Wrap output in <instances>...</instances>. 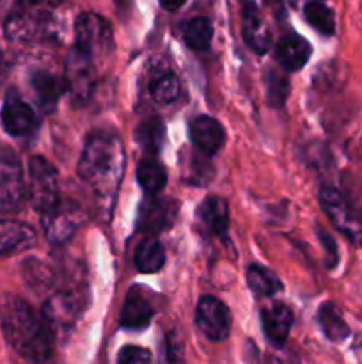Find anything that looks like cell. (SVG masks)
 Masks as SVG:
<instances>
[{
  "label": "cell",
  "instance_id": "obj_18",
  "mask_svg": "<svg viewBox=\"0 0 362 364\" xmlns=\"http://www.w3.org/2000/svg\"><path fill=\"white\" fill-rule=\"evenodd\" d=\"M197 223L201 230H204L213 237H226L227 226H229V212L227 203L219 196H209L199 205Z\"/></svg>",
  "mask_w": 362,
  "mask_h": 364
},
{
  "label": "cell",
  "instance_id": "obj_35",
  "mask_svg": "<svg viewBox=\"0 0 362 364\" xmlns=\"http://www.w3.org/2000/svg\"><path fill=\"white\" fill-rule=\"evenodd\" d=\"M4 75H6V63H4V55L0 52V80L4 78Z\"/></svg>",
  "mask_w": 362,
  "mask_h": 364
},
{
  "label": "cell",
  "instance_id": "obj_27",
  "mask_svg": "<svg viewBox=\"0 0 362 364\" xmlns=\"http://www.w3.org/2000/svg\"><path fill=\"white\" fill-rule=\"evenodd\" d=\"M213 38V27L212 21L204 16L194 18L188 21L187 28H185V43L190 46L192 50H199L204 52L209 48Z\"/></svg>",
  "mask_w": 362,
  "mask_h": 364
},
{
  "label": "cell",
  "instance_id": "obj_8",
  "mask_svg": "<svg viewBox=\"0 0 362 364\" xmlns=\"http://www.w3.org/2000/svg\"><path fill=\"white\" fill-rule=\"evenodd\" d=\"M195 326L208 340L222 341L229 336L231 311L219 299L206 295L195 309Z\"/></svg>",
  "mask_w": 362,
  "mask_h": 364
},
{
  "label": "cell",
  "instance_id": "obj_21",
  "mask_svg": "<svg viewBox=\"0 0 362 364\" xmlns=\"http://www.w3.org/2000/svg\"><path fill=\"white\" fill-rule=\"evenodd\" d=\"M318 322L325 336L334 343H341L350 336V327H348L346 320L343 318L339 308L334 302H325V304L319 306Z\"/></svg>",
  "mask_w": 362,
  "mask_h": 364
},
{
  "label": "cell",
  "instance_id": "obj_6",
  "mask_svg": "<svg viewBox=\"0 0 362 364\" xmlns=\"http://www.w3.org/2000/svg\"><path fill=\"white\" fill-rule=\"evenodd\" d=\"M27 199V185L23 181L20 160L16 153L0 144V212L16 213Z\"/></svg>",
  "mask_w": 362,
  "mask_h": 364
},
{
  "label": "cell",
  "instance_id": "obj_28",
  "mask_svg": "<svg viewBox=\"0 0 362 364\" xmlns=\"http://www.w3.org/2000/svg\"><path fill=\"white\" fill-rule=\"evenodd\" d=\"M23 276L34 290H46V288H52L53 281H55V274L52 272V269H50L46 263L34 258L27 259V262L23 263Z\"/></svg>",
  "mask_w": 362,
  "mask_h": 364
},
{
  "label": "cell",
  "instance_id": "obj_26",
  "mask_svg": "<svg viewBox=\"0 0 362 364\" xmlns=\"http://www.w3.org/2000/svg\"><path fill=\"white\" fill-rule=\"evenodd\" d=\"M304 16L314 31L323 36H334L336 32V16L330 7L322 2H309L304 7Z\"/></svg>",
  "mask_w": 362,
  "mask_h": 364
},
{
  "label": "cell",
  "instance_id": "obj_9",
  "mask_svg": "<svg viewBox=\"0 0 362 364\" xmlns=\"http://www.w3.org/2000/svg\"><path fill=\"white\" fill-rule=\"evenodd\" d=\"M180 203L172 198L148 196L138 208L137 228L144 233H160L172 226L177 217Z\"/></svg>",
  "mask_w": 362,
  "mask_h": 364
},
{
  "label": "cell",
  "instance_id": "obj_25",
  "mask_svg": "<svg viewBox=\"0 0 362 364\" xmlns=\"http://www.w3.org/2000/svg\"><path fill=\"white\" fill-rule=\"evenodd\" d=\"M247 283L251 287V290L254 294L261 295V297H270V295H275L283 290V283H280L279 277L275 276V272H272L266 267L258 265H248L247 269Z\"/></svg>",
  "mask_w": 362,
  "mask_h": 364
},
{
  "label": "cell",
  "instance_id": "obj_3",
  "mask_svg": "<svg viewBox=\"0 0 362 364\" xmlns=\"http://www.w3.org/2000/svg\"><path fill=\"white\" fill-rule=\"evenodd\" d=\"M59 6L60 0H16L4 23V32L13 41H55L60 36Z\"/></svg>",
  "mask_w": 362,
  "mask_h": 364
},
{
  "label": "cell",
  "instance_id": "obj_7",
  "mask_svg": "<svg viewBox=\"0 0 362 364\" xmlns=\"http://www.w3.org/2000/svg\"><path fill=\"white\" fill-rule=\"evenodd\" d=\"M319 205L330 219V223L353 244L362 245V219L357 215L348 199L334 187H322Z\"/></svg>",
  "mask_w": 362,
  "mask_h": 364
},
{
  "label": "cell",
  "instance_id": "obj_15",
  "mask_svg": "<svg viewBox=\"0 0 362 364\" xmlns=\"http://www.w3.org/2000/svg\"><path fill=\"white\" fill-rule=\"evenodd\" d=\"M155 315V308L151 304V299L146 295L142 287H133L126 295V301L123 304L121 313V326L130 331H141L149 326Z\"/></svg>",
  "mask_w": 362,
  "mask_h": 364
},
{
  "label": "cell",
  "instance_id": "obj_19",
  "mask_svg": "<svg viewBox=\"0 0 362 364\" xmlns=\"http://www.w3.org/2000/svg\"><path fill=\"white\" fill-rule=\"evenodd\" d=\"M293 311H291L286 304H280V302L263 309V331H265L270 343H273L275 347H283V345L286 343L287 336H290V331L291 327H293Z\"/></svg>",
  "mask_w": 362,
  "mask_h": 364
},
{
  "label": "cell",
  "instance_id": "obj_20",
  "mask_svg": "<svg viewBox=\"0 0 362 364\" xmlns=\"http://www.w3.org/2000/svg\"><path fill=\"white\" fill-rule=\"evenodd\" d=\"M311 52L312 48L307 39L298 34H287L277 45L275 57L283 68L290 71H298L307 64Z\"/></svg>",
  "mask_w": 362,
  "mask_h": 364
},
{
  "label": "cell",
  "instance_id": "obj_22",
  "mask_svg": "<svg viewBox=\"0 0 362 364\" xmlns=\"http://www.w3.org/2000/svg\"><path fill=\"white\" fill-rule=\"evenodd\" d=\"M165 263V247L156 238H144L135 251V265L141 272H158Z\"/></svg>",
  "mask_w": 362,
  "mask_h": 364
},
{
  "label": "cell",
  "instance_id": "obj_14",
  "mask_svg": "<svg viewBox=\"0 0 362 364\" xmlns=\"http://www.w3.org/2000/svg\"><path fill=\"white\" fill-rule=\"evenodd\" d=\"M78 315H80L78 301L75 299V295L64 294V291L52 295L45 302V308H43V316H45L46 323H48L52 331L66 333L67 329L75 326Z\"/></svg>",
  "mask_w": 362,
  "mask_h": 364
},
{
  "label": "cell",
  "instance_id": "obj_33",
  "mask_svg": "<svg viewBox=\"0 0 362 364\" xmlns=\"http://www.w3.org/2000/svg\"><path fill=\"white\" fill-rule=\"evenodd\" d=\"M318 235H319V240H322V245L325 247V252H327V267H329V269H332V267H336L337 262H339V255H337L336 242H334V238L330 237L327 231L318 230Z\"/></svg>",
  "mask_w": 362,
  "mask_h": 364
},
{
  "label": "cell",
  "instance_id": "obj_29",
  "mask_svg": "<svg viewBox=\"0 0 362 364\" xmlns=\"http://www.w3.org/2000/svg\"><path fill=\"white\" fill-rule=\"evenodd\" d=\"M151 95L158 103H170L180 96V80L176 75L167 73L151 84Z\"/></svg>",
  "mask_w": 362,
  "mask_h": 364
},
{
  "label": "cell",
  "instance_id": "obj_32",
  "mask_svg": "<svg viewBox=\"0 0 362 364\" xmlns=\"http://www.w3.org/2000/svg\"><path fill=\"white\" fill-rule=\"evenodd\" d=\"M117 364H153L151 352L142 347L128 345L119 352V361Z\"/></svg>",
  "mask_w": 362,
  "mask_h": 364
},
{
  "label": "cell",
  "instance_id": "obj_31",
  "mask_svg": "<svg viewBox=\"0 0 362 364\" xmlns=\"http://www.w3.org/2000/svg\"><path fill=\"white\" fill-rule=\"evenodd\" d=\"M160 364H185L183 347L176 336H165L162 345V354H160Z\"/></svg>",
  "mask_w": 362,
  "mask_h": 364
},
{
  "label": "cell",
  "instance_id": "obj_1",
  "mask_svg": "<svg viewBox=\"0 0 362 364\" xmlns=\"http://www.w3.org/2000/svg\"><path fill=\"white\" fill-rule=\"evenodd\" d=\"M0 326L4 338L18 355L31 363H45L52 355V329L43 313L27 301L6 295L0 302Z\"/></svg>",
  "mask_w": 362,
  "mask_h": 364
},
{
  "label": "cell",
  "instance_id": "obj_12",
  "mask_svg": "<svg viewBox=\"0 0 362 364\" xmlns=\"http://www.w3.org/2000/svg\"><path fill=\"white\" fill-rule=\"evenodd\" d=\"M241 11V32L243 39L256 53L263 55L268 52L272 45V34L268 31V25L263 20V14L259 11L256 0H240Z\"/></svg>",
  "mask_w": 362,
  "mask_h": 364
},
{
  "label": "cell",
  "instance_id": "obj_17",
  "mask_svg": "<svg viewBox=\"0 0 362 364\" xmlns=\"http://www.w3.org/2000/svg\"><path fill=\"white\" fill-rule=\"evenodd\" d=\"M190 139L199 151L212 156L222 148L226 132L222 124L209 116H197L190 123Z\"/></svg>",
  "mask_w": 362,
  "mask_h": 364
},
{
  "label": "cell",
  "instance_id": "obj_34",
  "mask_svg": "<svg viewBox=\"0 0 362 364\" xmlns=\"http://www.w3.org/2000/svg\"><path fill=\"white\" fill-rule=\"evenodd\" d=\"M185 2H187V0H160V4H162L163 9H167V11H177Z\"/></svg>",
  "mask_w": 362,
  "mask_h": 364
},
{
  "label": "cell",
  "instance_id": "obj_30",
  "mask_svg": "<svg viewBox=\"0 0 362 364\" xmlns=\"http://www.w3.org/2000/svg\"><path fill=\"white\" fill-rule=\"evenodd\" d=\"M287 91H290L287 78L283 77V75L275 73V71H270L268 77H266V92H268L270 105L273 107L284 105Z\"/></svg>",
  "mask_w": 362,
  "mask_h": 364
},
{
  "label": "cell",
  "instance_id": "obj_23",
  "mask_svg": "<svg viewBox=\"0 0 362 364\" xmlns=\"http://www.w3.org/2000/svg\"><path fill=\"white\" fill-rule=\"evenodd\" d=\"M137 180L141 183L142 191L148 196L160 194L167 183L165 167L155 159L144 160L137 167Z\"/></svg>",
  "mask_w": 362,
  "mask_h": 364
},
{
  "label": "cell",
  "instance_id": "obj_10",
  "mask_svg": "<svg viewBox=\"0 0 362 364\" xmlns=\"http://www.w3.org/2000/svg\"><path fill=\"white\" fill-rule=\"evenodd\" d=\"M41 215L46 238L57 245L70 240L82 224L80 208L71 201H59V205H55L52 210L41 213Z\"/></svg>",
  "mask_w": 362,
  "mask_h": 364
},
{
  "label": "cell",
  "instance_id": "obj_16",
  "mask_svg": "<svg viewBox=\"0 0 362 364\" xmlns=\"http://www.w3.org/2000/svg\"><path fill=\"white\" fill-rule=\"evenodd\" d=\"M38 242L34 228L18 220L0 219V256L16 255L34 247Z\"/></svg>",
  "mask_w": 362,
  "mask_h": 364
},
{
  "label": "cell",
  "instance_id": "obj_13",
  "mask_svg": "<svg viewBox=\"0 0 362 364\" xmlns=\"http://www.w3.org/2000/svg\"><path fill=\"white\" fill-rule=\"evenodd\" d=\"M31 87L38 105L45 112H50L55 109L57 102L66 91V78L57 75L50 68H35L31 73Z\"/></svg>",
  "mask_w": 362,
  "mask_h": 364
},
{
  "label": "cell",
  "instance_id": "obj_24",
  "mask_svg": "<svg viewBox=\"0 0 362 364\" xmlns=\"http://www.w3.org/2000/svg\"><path fill=\"white\" fill-rule=\"evenodd\" d=\"M163 139H165V127L158 117H149V119L142 121L135 130V141L149 155L160 151Z\"/></svg>",
  "mask_w": 362,
  "mask_h": 364
},
{
  "label": "cell",
  "instance_id": "obj_4",
  "mask_svg": "<svg viewBox=\"0 0 362 364\" xmlns=\"http://www.w3.org/2000/svg\"><path fill=\"white\" fill-rule=\"evenodd\" d=\"M114 46L112 27L96 13H84L75 21L73 50L91 60L96 68L110 55Z\"/></svg>",
  "mask_w": 362,
  "mask_h": 364
},
{
  "label": "cell",
  "instance_id": "obj_2",
  "mask_svg": "<svg viewBox=\"0 0 362 364\" xmlns=\"http://www.w3.org/2000/svg\"><path fill=\"white\" fill-rule=\"evenodd\" d=\"M124 149L117 137L96 134L85 142L78 174L106 205H112L124 173Z\"/></svg>",
  "mask_w": 362,
  "mask_h": 364
},
{
  "label": "cell",
  "instance_id": "obj_5",
  "mask_svg": "<svg viewBox=\"0 0 362 364\" xmlns=\"http://www.w3.org/2000/svg\"><path fill=\"white\" fill-rule=\"evenodd\" d=\"M27 198L31 205L41 213L52 210L60 201L59 173L43 156H31L28 160Z\"/></svg>",
  "mask_w": 362,
  "mask_h": 364
},
{
  "label": "cell",
  "instance_id": "obj_11",
  "mask_svg": "<svg viewBox=\"0 0 362 364\" xmlns=\"http://www.w3.org/2000/svg\"><path fill=\"white\" fill-rule=\"evenodd\" d=\"M0 117H2L4 130L9 135H14V137L28 135L38 127V116L32 110V107L21 100V96L16 91L7 92Z\"/></svg>",
  "mask_w": 362,
  "mask_h": 364
}]
</instances>
